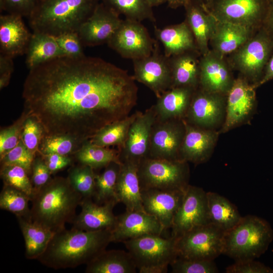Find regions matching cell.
<instances>
[{
    "mask_svg": "<svg viewBox=\"0 0 273 273\" xmlns=\"http://www.w3.org/2000/svg\"><path fill=\"white\" fill-rule=\"evenodd\" d=\"M185 191L157 189L141 190L144 210L154 216L167 231L171 228Z\"/></svg>",
    "mask_w": 273,
    "mask_h": 273,
    "instance_id": "cell-19",
    "label": "cell"
},
{
    "mask_svg": "<svg viewBox=\"0 0 273 273\" xmlns=\"http://www.w3.org/2000/svg\"><path fill=\"white\" fill-rule=\"evenodd\" d=\"M136 267L129 253L104 250L86 264V273H135Z\"/></svg>",
    "mask_w": 273,
    "mask_h": 273,
    "instance_id": "cell-31",
    "label": "cell"
},
{
    "mask_svg": "<svg viewBox=\"0 0 273 273\" xmlns=\"http://www.w3.org/2000/svg\"><path fill=\"white\" fill-rule=\"evenodd\" d=\"M140 273H165L178 257L176 239L149 234L124 241Z\"/></svg>",
    "mask_w": 273,
    "mask_h": 273,
    "instance_id": "cell-6",
    "label": "cell"
},
{
    "mask_svg": "<svg viewBox=\"0 0 273 273\" xmlns=\"http://www.w3.org/2000/svg\"><path fill=\"white\" fill-rule=\"evenodd\" d=\"M25 245V256L37 259L46 250L54 232L45 226L22 217H17Z\"/></svg>",
    "mask_w": 273,
    "mask_h": 273,
    "instance_id": "cell-32",
    "label": "cell"
},
{
    "mask_svg": "<svg viewBox=\"0 0 273 273\" xmlns=\"http://www.w3.org/2000/svg\"><path fill=\"white\" fill-rule=\"evenodd\" d=\"M64 56L78 57L84 55V46L77 32H67L54 37Z\"/></svg>",
    "mask_w": 273,
    "mask_h": 273,
    "instance_id": "cell-47",
    "label": "cell"
},
{
    "mask_svg": "<svg viewBox=\"0 0 273 273\" xmlns=\"http://www.w3.org/2000/svg\"><path fill=\"white\" fill-rule=\"evenodd\" d=\"M76 154L80 164L88 165L94 169L105 167L112 162L121 163L119 150L97 146L89 141L84 143Z\"/></svg>",
    "mask_w": 273,
    "mask_h": 273,
    "instance_id": "cell-38",
    "label": "cell"
},
{
    "mask_svg": "<svg viewBox=\"0 0 273 273\" xmlns=\"http://www.w3.org/2000/svg\"><path fill=\"white\" fill-rule=\"evenodd\" d=\"M121 163L112 162L105 166L101 174H96L93 197L96 203L102 204L111 201L118 203L116 195V187Z\"/></svg>",
    "mask_w": 273,
    "mask_h": 273,
    "instance_id": "cell-36",
    "label": "cell"
},
{
    "mask_svg": "<svg viewBox=\"0 0 273 273\" xmlns=\"http://www.w3.org/2000/svg\"><path fill=\"white\" fill-rule=\"evenodd\" d=\"M27 116L24 111L22 116L12 126L3 129L0 133V157L15 147L21 140L23 123Z\"/></svg>",
    "mask_w": 273,
    "mask_h": 273,
    "instance_id": "cell-46",
    "label": "cell"
},
{
    "mask_svg": "<svg viewBox=\"0 0 273 273\" xmlns=\"http://www.w3.org/2000/svg\"><path fill=\"white\" fill-rule=\"evenodd\" d=\"M83 145V143L66 135H43L38 151L42 156L51 154L68 156L76 153Z\"/></svg>",
    "mask_w": 273,
    "mask_h": 273,
    "instance_id": "cell-41",
    "label": "cell"
},
{
    "mask_svg": "<svg viewBox=\"0 0 273 273\" xmlns=\"http://www.w3.org/2000/svg\"><path fill=\"white\" fill-rule=\"evenodd\" d=\"M184 121L186 131L180 150V160L196 164L206 162L216 144L218 132L213 129L200 127Z\"/></svg>",
    "mask_w": 273,
    "mask_h": 273,
    "instance_id": "cell-22",
    "label": "cell"
},
{
    "mask_svg": "<svg viewBox=\"0 0 273 273\" xmlns=\"http://www.w3.org/2000/svg\"><path fill=\"white\" fill-rule=\"evenodd\" d=\"M154 32L157 39L163 46L164 55L168 58L188 51H198L193 33L186 21L163 28L155 26Z\"/></svg>",
    "mask_w": 273,
    "mask_h": 273,
    "instance_id": "cell-28",
    "label": "cell"
},
{
    "mask_svg": "<svg viewBox=\"0 0 273 273\" xmlns=\"http://www.w3.org/2000/svg\"><path fill=\"white\" fill-rule=\"evenodd\" d=\"M255 88L254 85L250 84L243 76L234 80L226 95L223 132L242 123L250 115L255 105Z\"/></svg>",
    "mask_w": 273,
    "mask_h": 273,
    "instance_id": "cell-17",
    "label": "cell"
},
{
    "mask_svg": "<svg viewBox=\"0 0 273 273\" xmlns=\"http://www.w3.org/2000/svg\"><path fill=\"white\" fill-rule=\"evenodd\" d=\"M31 182L34 193L46 185L51 179L50 171L43 157L34 159L31 167Z\"/></svg>",
    "mask_w": 273,
    "mask_h": 273,
    "instance_id": "cell-49",
    "label": "cell"
},
{
    "mask_svg": "<svg viewBox=\"0 0 273 273\" xmlns=\"http://www.w3.org/2000/svg\"><path fill=\"white\" fill-rule=\"evenodd\" d=\"M132 62L134 79L150 88L157 98L171 88L169 58L160 54L158 43L150 55Z\"/></svg>",
    "mask_w": 273,
    "mask_h": 273,
    "instance_id": "cell-14",
    "label": "cell"
},
{
    "mask_svg": "<svg viewBox=\"0 0 273 273\" xmlns=\"http://www.w3.org/2000/svg\"><path fill=\"white\" fill-rule=\"evenodd\" d=\"M198 51H190L169 58L172 86L196 89L199 85V61Z\"/></svg>",
    "mask_w": 273,
    "mask_h": 273,
    "instance_id": "cell-30",
    "label": "cell"
},
{
    "mask_svg": "<svg viewBox=\"0 0 273 273\" xmlns=\"http://www.w3.org/2000/svg\"><path fill=\"white\" fill-rule=\"evenodd\" d=\"M186 131L184 119L161 120L153 125L148 157L181 161L179 153Z\"/></svg>",
    "mask_w": 273,
    "mask_h": 273,
    "instance_id": "cell-12",
    "label": "cell"
},
{
    "mask_svg": "<svg viewBox=\"0 0 273 273\" xmlns=\"http://www.w3.org/2000/svg\"><path fill=\"white\" fill-rule=\"evenodd\" d=\"M273 52V39L262 26L239 49L231 54V65L255 86L262 77Z\"/></svg>",
    "mask_w": 273,
    "mask_h": 273,
    "instance_id": "cell-8",
    "label": "cell"
},
{
    "mask_svg": "<svg viewBox=\"0 0 273 273\" xmlns=\"http://www.w3.org/2000/svg\"><path fill=\"white\" fill-rule=\"evenodd\" d=\"M31 34L22 17L10 14L1 15V54L12 58L25 54Z\"/></svg>",
    "mask_w": 273,
    "mask_h": 273,
    "instance_id": "cell-24",
    "label": "cell"
},
{
    "mask_svg": "<svg viewBox=\"0 0 273 273\" xmlns=\"http://www.w3.org/2000/svg\"><path fill=\"white\" fill-rule=\"evenodd\" d=\"M195 90L174 87L164 92L154 105L157 118L161 120L184 119Z\"/></svg>",
    "mask_w": 273,
    "mask_h": 273,
    "instance_id": "cell-29",
    "label": "cell"
},
{
    "mask_svg": "<svg viewBox=\"0 0 273 273\" xmlns=\"http://www.w3.org/2000/svg\"><path fill=\"white\" fill-rule=\"evenodd\" d=\"M208 213L210 223L224 232L233 228L241 219L237 207L227 198L213 192H207Z\"/></svg>",
    "mask_w": 273,
    "mask_h": 273,
    "instance_id": "cell-33",
    "label": "cell"
},
{
    "mask_svg": "<svg viewBox=\"0 0 273 273\" xmlns=\"http://www.w3.org/2000/svg\"><path fill=\"white\" fill-rule=\"evenodd\" d=\"M141 190L157 189L185 191L189 185L187 162L146 158L139 164Z\"/></svg>",
    "mask_w": 273,
    "mask_h": 273,
    "instance_id": "cell-7",
    "label": "cell"
},
{
    "mask_svg": "<svg viewBox=\"0 0 273 273\" xmlns=\"http://www.w3.org/2000/svg\"><path fill=\"white\" fill-rule=\"evenodd\" d=\"M254 30L240 25L217 20L210 40L211 51L223 57L231 54L253 35Z\"/></svg>",
    "mask_w": 273,
    "mask_h": 273,
    "instance_id": "cell-27",
    "label": "cell"
},
{
    "mask_svg": "<svg viewBox=\"0 0 273 273\" xmlns=\"http://www.w3.org/2000/svg\"><path fill=\"white\" fill-rule=\"evenodd\" d=\"M96 174L94 169L81 164L71 167L67 178L72 188L82 198H93L94 194Z\"/></svg>",
    "mask_w": 273,
    "mask_h": 273,
    "instance_id": "cell-40",
    "label": "cell"
},
{
    "mask_svg": "<svg viewBox=\"0 0 273 273\" xmlns=\"http://www.w3.org/2000/svg\"><path fill=\"white\" fill-rule=\"evenodd\" d=\"M138 88L128 71L98 57L62 56L31 69L24 81V111L43 135L84 144L130 115Z\"/></svg>",
    "mask_w": 273,
    "mask_h": 273,
    "instance_id": "cell-1",
    "label": "cell"
},
{
    "mask_svg": "<svg viewBox=\"0 0 273 273\" xmlns=\"http://www.w3.org/2000/svg\"><path fill=\"white\" fill-rule=\"evenodd\" d=\"M111 242V230L88 232L64 228L54 233L37 260L55 269L74 268L88 263Z\"/></svg>",
    "mask_w": 273,
    "mask_h": 273,
    "instance_id": "cell-2",
    "label": "cell"
},
{
    "mask_svg": "<svg viewBox=\"0 0 273 273\" xmlns=\"http://www.w3.org/2000/svg\"><path fill=\"white\" fill-rule=\"evenodd\" d=\"M225 95L196 89L184 118L188 123L205 128L213 129L224 120Z\"/></svg>",
    "mask_w": 273,
    "mask_h": 273,
    "instance_id": "cell-15",
    "label": "cell"
},
{
    "mask_svg": "<svg viewBox=\"0 0 273 273\" xmlns=\"http://www.w3.org/2000/svg\"><path fill=\"white\" fill-rule=\"evenodd\" d=\"M40 2L41 0H0V8L8 14L28 18Z\"/></svg>",
    "mask_w": 273,
    "mask_h": 273,
    "instance_id": "cell-48",
    "label": "cell"
},
{
    "mask_svg": "<svg viewBox=\"0 0 273 273\" xmlns=\"http://www.w3.org/2000/svg\"><path fill=\"white\" fill-rule=\"evenodd\" d=\"M43 135V130L39 122L35 117L27 114L22 126L21 139L34 156Z\"/></svg>",
    "mask_w": 273,
    "mask_h": 273,
    "instance_id": "cell-44",
    "label": "cell"
},
{
    "mask_svg": "<svg viewBox=\"0 0 273 273\" xmlns=\"http://www.w3.org/2000/svg\"><path fill=\"white\" fill-rule=\"evenodd\" d=\"M41 1H42V0H41Z\"/></svg>",
    "mask_w": 273,
    "mask_h": 273,
    "instance_id": "cell-58",
    "label": "cell"
},
{
    "mask_svg": "<svg viewBox=\"0 0 273 273\" xmlns=\"http://www.w3.org/2000/svg\"><path fill=\"white\" fill-rule=\"evenodd\" d=\"M137 162H121L118 176L116 195L118 203L124 204L127 211H143L141 189Z\"/></svg>",
    "mask_w": 273,
    "mask_h": 273,
    "instance_id": "cell-26",
    "label": "cell"
},
{
    "mask_svg": "<svg viewBox=\"0 0 273 273\" xmlns=\"http://www.w3.org/2000/svg\"><path fill=\"white\" fill-rule=\"evenodd\" d=\"M272 240L273 230L266 220L247 215L224 232L222 254L235 261L255 259L264 253Z\"/></svg>",
    "mask_w": 273,
    "mask_h": 273,
    "instance_id": "cell-5",
    "label": "cell"
},
{
    "mask_svg": "<svg viewBox=\"0 0 273 273\" xmlns=\"http://www.w3.org/2000/svg\"><path fill=\"white\" fill-rule=\"evenodd\" d=\"M107 43L122 58L133 60L150 55L157 41L141 22L125 19Z\"/></svg>",
    "mask_w": 273,
    "mask_h": 273,
    "instance_id": "cell-11",
    "label": "cell"
},
{
    "mask_svg": "<svg viewBox=\"0 0 273 273\" xmlns=\"http://www.w3.org/2000/svg\"><path fill=\"white\" fill-rule=\"evenodd\" d=\"M31 198L24 192L7 185H4L0 193V208L10 211L16 217L31 219L28 202Z\"/></svg>",
    "mask_w": 273,
    "mask_h": 273,
    "instance_id": "cell-39",
    "label": "cell"
},
{
    "mask_svg": "<svg viewBox=\"0 0 273 273\" xmlns=\"http://www.w3.org/2000/svg\"><path fill=\"white\" fill-rule=\"evenodd\" d=\"M34 155L23 144L21 139L18 145L8 152L1 158L2 165H17L24 168L29 174L31 172V167Z\"/></svg>",
    "mask_w": 273,
    "mask_h": 273,
    "instance_id": "cell-45",
    "label": "cell"
},
{
    "mask_svg": "<svg viewBox=\"0 0 273 273\" xmlns=\"http://www.w3.org/2000/svg\"><path fill=\"white\" fill-rule=\"evenodd\" d=\"M205 7L209 6L214 0H199Z\"/></svg>",
    "mask_w": 273,
    "mask_h": 273,
    "instance_id": "cell-57",
    "label": "cell"
},
{
    "mask_svg": "<svg viewBox=\"0 0 273 273\" xmlns=\"http://www.w3.org/2000/svg\"><path fill=\"white\" fill-rule=\"evenodd\" d=\"M51 173L56 172L69 165L72 162L68 156L51 154L42 156Z\"/></svg>",
    "mask_w": 273,
    "mask_h": 273,
    "instance_id": "cell-51",
    "label": "cell"
},
{
    "mask_svg": "<svg viewBox=\"0 0 273 273\" xmlns=\"http://www.w3.org/2000/svg\"><path fill=\"white\" fill-rule=\"evenodd\" d=\"M262 26L266 29L273 39V0H269L267 14Z\"/></svg>",
    "mask_w": 273,
    "mask_h": 273,
    "instance_id": "cell-54",
    "label": "cell"
},
{
    "mask_svg": "<svg viewBox=\"0 0 273 273\" xmlns=\"http://www.w3.org/2000/svg\"><path fill=\"white\" fill-rule=\"evenodd\" d=\"M156 119L154 105L144 113L138 111L123 145L118 150L121 162L131 161L139 163L148 157L150 136Z\"/></svg>",
    "mask_w": 273,
    "mask_h": 273,
    "instance_id": "cell-16",
    "label": "cell"
},
{
    "mask_svg": "<svg viewBox=\"0 0 273 273\" xmlns=\"http://www.w3.org/2000/svg\"><path fill=\"white\" fill-rule=\"evenodd\" d=\"M226 273H273V269L255 259L235 261L225 268Z\"/></svg>",
    "mask_w": 273,
    "mask_h": 273,
    "instance_id": "cell-50",
    "label": "cell"
},
{
    "mask_svg": "<svg viewBox=\"0 0 273 273\" xmlns=\"http://www.w3.org/2000/svg\"><path fill=\"white\" fill-rule=\"evenodd\" d=\"M119 15L99 3L77 33L84 47H94L107 43L119 27Z\"/></svg>",
    "mask_w": 273,
    "mask_h": 273,
    "instance_id": "cell-18",
    "label": "cell"
},
{
    "mask_svg": "<svg viewBox=\"0 0 273 273\" xmlns=\"http://www.w3.org/2000/svg\"><path fill=\"white\" fill-rule=\"evenodd\" d=\"M106 7L125 19L141 22L155 21L153 9L146 0H100Z\"/></svg>",
    "mask_w": 273,
    "mask_h": 273,
    "instance_id": "cell-35",
    "label": "cell"
},
{
    "mask_svg": "<svg viewBox=\"0 0 273 273\" xmlns=\"http://www.w3.org/2000/svg\"><path fill=\"white\" fill-rule=\"evenodd\" d=\"M184 8L185 21L193 33L199 52L204 55L210 51L209 43L217 20L199 0H189Z\"/></svg>",
    "mask_w": 273,
    "mask_h": 273,
    "instance_id": "cell-25",
    "label": "cell"
},
{
    "mask_svg": "<svg viewBox=\"0 0 273 273\" xmlns=\"http://www.w3.org/2000/svg\"><path fill=\"white\" fill-rule=\"evenodd\" d=\"M166 231L153 216L143 211H127L117 216L115 226L111 231L112 242L125 241L142 236L162 235Z\"/></svg>",
    "mask_w": 273,
    "mask_h": 273,
    "instance_id": "cell-21",
    "label": "cell"
},
{
    "mask_svg": "<svg viewBox=\"0 0 273 273\" xmlns=\"http://www.w3.org/2000/svg\"><path fill=\"white\" fill-rule=\"evenodd\" d=\"M25 63L31 69L55 58L64 56L54 37L33 32L26 53Z\"/></svg>",
    "mask_w": 273,
    "mask_h": 273,
    "instance_id": "cell-34",
    "label": "cell"
},
{
    "mask_svg": "<svg viewBox=\"0 0 273 273\" xmlns=\"http://www.w3.org/2000/svg\"><path fill=\"white\" fill-rule=\"evenodd\" d=\"M118 203L114 201L99 204L92 201V198L82 199L80 206L81 210L76 215L73 228L88 232L112 230L117 221V216L113 209Z\"/></svg>",
    "mask_w": 273,
    "mask_h": 273,
    "instance_id": "cell-23",
    "label": "cell"
},
{
    "mask_svg": "<svg viewBox=\"0 0 273 273\" xmlns=\"http://www.w3.org/2000/svg\"><path fill=\"white\" fill-rule=\"evenodd\" d=\"M12 58L0 54V88L7 86L14 71Z\"/></svg>",
    "mask_w": 273,
    "mask_h": 273,
    "instance_id": "cell-52",
    "label": "cell"
},
{
    "mask_svg": "<svg viewBox=\"0 0 273 273\" xmlns=\"http://www.w3.org/2000/svg\"><path fill=\"white\" fill-rule=\"evenodd\" d=\"M224 232L208 223L196 227L176 239L178 257L214 260L222 254Z\"/></svg>",
    "mask_w": 273,
    "mask_h": 273,
    "instance_id": "cell-9",
    "label": "cell"
},
{
    "mask_svg": "<svg viewBox=\"0 0 273 273\" xmlns=\"http://www.w3.org/2000/svg\"><path fill=\"white\" fill-rule=\"evenodd\" d=\"M230 67L224 57L211 50L202 55L199 61V87L226 96L235 80Z\"/></svg>",
    "mask_w": 273,
    "mask_h": 273,
    "instance_id": "cell-20",
    "label": "cell"
},
{
    "mask_svg": "<svg viewBox=\"0 0 273 273\" xmlns=\"http://www.w3.org/2000/svg\"><path fill=\"white\" fill-rule=\"evenodd\" d=\"M28 172L23 167L17 165H2L1 176L5 185L18 189L30 197L34 189Z\"/></svg>",
    "mask_w": 273,
    "mask_h": 273,
    "instance_id": "cell-42",
    "label": "cell"
},
{
    "mask_svg": "<svg viewBox=\"0 0 273 273\" xmlns=\"http://www.w3.org/2000/svg\"><path fill=\"white\" fill-rule=\"evenodd\" d=\"M173 273H216L214 260L187 259L177 257L170 264Z\"/></svg>",
    "mask_w": 273,
    "mask_h": 273,
    "instance_id": "cell-43",
    "label": "cell"
},
{
    "mask_svg": "<svg viewBox=\"0 0 273 273\" xmlns=\"http://www.w3.org/2000/svg\"><path fill=\"white\" fill-rule=\"evenodd\" d=\"M269 0H214L206 7L216 20L258 29L267 14Z\"/></svg>",
    "mask_w": 273,
    "mask_h": 273,
    "instance_id": "cell-10",
    "label": "cell"
},
{
    "mask_svg": "<svg viewBox=\"0 0 273 273\" xmlns=\"http://www.w3.org/2000/svg\"><path fill=\"white\" fill-rule=\"evenodd\" d=\"M100 0H42L28 17L33 32L56 37L77 32Z\"/></svg>",
    "mask_w": 273,
    "mask_h": 273,
    "instance_id": "cell-4",
    "label": "cell"
},
{
    "mask_svg": "<svg viewBox=\"0 0 273 273\" xmlns=\"http://www.w3.org/2000/svg\"><path fill=\"white\" fill-rule=\"evenodd\" d=\"M82 196L71 186L67 177H56L35 191L31 199V219L54 233L72 223Z\"/></svg>",
    "mask_w": 273,
    "mask_h": 273,
    "instance_id": "cell-3",
    "label": "cell"
},
{
    "mask_svg": "<svg viewBox=\"0 0 273 273\" xmlns=\"http://www.w3.org/2000/svg\"><path fill=\"white\" fill-rule=\"evenodd\" d=\"M273 79V52L265 66L260 80L254 86L256 88Z\"/></svg>",
    "mask_w": 273,
    "mask_h": 273,
    "instance_id": "cell-53",
    "label": "cell"
},
{
    "mask_svg": "<svg viewBox=\"0 0 273 273\" xmlns=\"http://www.w3.org/2000/svg\"><path fill=\"white\" fill-rule=\"evenodd\" d=\"M138 112L136 111L124 119L105 127L88 141L101 147L116 146L120 149L126 140L129 127Z\"/></svg>",
    "mask_w": 273,
    "mask_h": 273,
    "instance_id": "cell-37",
    "label": "cell"
},
{
    "mask_svg": "<svg viewBox=\"0 0 273 273\" xmlns=\"http://www.w3.org/2000/svg\"><path fill=\"white\" fill-rule=\"evenodd\" d=\"M189 0H166L168 6L172 9H176L184 6Z\"/></svg>",
    "mask_w": 273,
    "mask_h": 273,
    "instance_id": "cell-55",
    "label": "cell"
},
{
    "mask_svg": "<svg viewBox=\"0 0 273 273\" xmlns=\"http://www.w3.org/2000/svg\"><path fill=\"white\" fill-rule=\"evenodd\" d=\"M146 1L152 7L158 6L166 2V0H146Z\"/></svg>",
    "mask_w": 273,
    "mask_h": 273,
    "instance_id": "cell-56",
    "label": "cell"
},
{
    "mask_svg": "<svg viewBox=\"0 0 273 273\" xmlns=\"http://www.w3.org/2000/svg\"><path fill=\"white\" fill-rule=\"evenodd\" d=\"M209 223L207 192L189 185L174 217L171 236L175 239L190 230Z\"/></svg>",
    "mask_w": 273,
    "mask_h": 273,
    "instance_id": "cell-13",
    "label": "cell"
}]
</instances>
